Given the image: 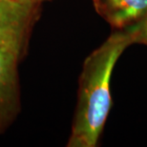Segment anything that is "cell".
<instances>
[{"label": "cell", "instance_id": "1", "mask_svg": "<svg viewBox=\"0 0 147 147\" xmlns=\"http://www.w3.org/2000/svg\"><path fill=\"white\" fill-rule=\"evenodd\" d=\"M133 45L127 28L112 34L85 58L78 78V96L67 146L98 145L113 100L111 79L117 62Z\"/></svg>", "mask_w": 147, "mask_h": 147}, {"label": "cell", "instance_id": "3", "mask_svg": "<svg viewBox=\"0 0 147 147\" xmlns=\"http://www.w3.org/2000/svg\"><path fill=\"white\" fill-rule=\"evenodd\" d=\"M41 13V5L17 0H0V41L32 33Z\"/></svg>", "mask_w": 147, "mask_h": 147}, {"label": "cell", "instance_id": "5", "mask_svg": "<svg viewBox=\"0 0 147 147\" xmlns=\"http://www.w3.org/2000/svg\"><path fill=\"white\" fill-rule=\"evenodd\" d=\"M127 29L131 34L133 45L140 44L147 46V13L139 22Z\"/></svg>", "mask_w": 147, "mask_h": 147}, {"label": "cell", "instance_id": "2", "mask_svg": "<svg viewBox=\"0 0 147 147\" xmlns=\"http://www.w3.org/2000/svg\"><path fill=\"white\" fill-rule=\"evenodd\" d=\"M31 33L0 41V135L14 122L21 110L19 62L27 51Z\"/></svg>", "mask_w": 147, "mask_h": 147}, {"label": "cell", "instance_id": "4", "mask_svg": "<svg viewBox=\"0 0 147 147\" xmlns=\"http://www.w3.org/2000/svg\"><path fill=\"white\" fill-rule=\"evenodd\" d=\"M94 8L113 30H123L147 13V0H92Z\"/></svg>", "mask_w": 147, "mask_h": 147}, {"label": "cell", "instance_id": "6", "mask_svg": "<svg viewBox=\"0 0 147 147\" xmlns=\"http://www.w3.org/2000/svg\"><path fill=\"white\" fill-rule=\"evenodd\" d=\"M17 1L29 3V4H36V5H41V6H42L43 3L52 1V0H17Z\"/></svg>", "mask_w": 147, "mask_h": 147}]
</instances>
